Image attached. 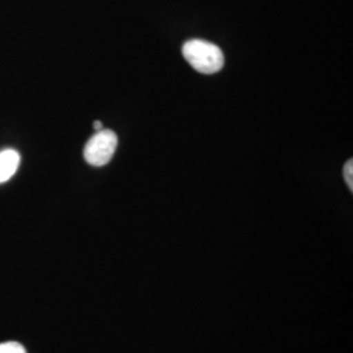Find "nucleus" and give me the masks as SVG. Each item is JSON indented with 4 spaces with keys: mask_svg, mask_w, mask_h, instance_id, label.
<instances>
[{
    "mask_svg": "<svg viewBox=\"0 0 353 353\" xmlns=\"http://www.w3.org/2000/svg\"><path fill=\"white\" fill-rule=\"evenodd\" d=\"M182 52L192 68L205 75L216 74L224 67L223 51L211 42L203 39H190L183 45Z\"/></svg>",
    "mask_w": 353,
    "mask_h": 353,
    "instance_id": "f257e3e1",
    "label": "nucleus"
},
{
    "mask_svg": "<svg viewBox=\"0 0 353 353\" xmlns=\"http://www.w3.org/2000/svg\"><path fill=\"white\" fill-rule=\"evenodd\" d=\"M118 145V137L112 130H100L87 141L84 159L89 165L103 166L113 159Z\"/></svg>",
    "mask_w": 353,
    "mask_h": 353,
    "instance_id": "f03ea898",
    "label": "nucleus"
},
{
    "mask_svg": "<svg viewBox=\"0 0 353 353\" xmlns=\"http://www.w3.org/2000/svg\"><path fill=\"white\" fill-rule=\"evenodd\" d=\"M20 154L14 150L0 151V183L11 179L19 169Z\"/></svg>",
    "mask_w": 353,
    "mask_h": 353,
    "instance_id": "7ed1b4c3",
    "label": "nucleus"
},
{
    "mask_svg": "<svg viewBox=\"0 0 353 353\" xmlns=\"http://www.w3.org/2000/svg\"><path fill=\"white\" fill-rule=\"evenodd\" d=\"M0 353H26V351L20 343L7 341L0 344Z\"/></svg>",
    "mask_w": 353,
    "mask_h": 353,
    "instance_id": "20e7f679",
    "label": "nucleus"
},
{
    "mask_svg": "<svg viewBox=\"0 0 353 353\" xmlns=\"http://www.w3.org/2000/svg\"><path fill=\"white\" fill-rule=\"evenodd\" d=\"M353 161L350 160L347 161L344 165V178H345V182L348 185L350 189L353 190Z\"/></svg>",
    "mask_w": 353,
    "mask_h": 353,
    "instance_id": "39448f33",
    "label": "nucleus"
},
{
    "mask_svg": "<svg viewBox=\"0 0 353 353\" xmlns=\"http://www.w3.org/2000/svg\"><path fill=\"white\" fill-rule=\"evenodd\" d=\"M93 127L96 128V131H100V130H102V123L100 121H96V122L93 123Z\"/></svg>",
    "mask_w": 353,
    "mask_h": 353,
    "instance_id": "423d86ee",
    "label": "nucleus"
}]
</instances>
